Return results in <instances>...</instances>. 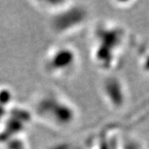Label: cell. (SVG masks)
<instances>
[{"mask_svg":"<svg viewBox=\"0 0 149 149\" xmlns=\"http://www.w3.org/2000/svg\"><path fill=\"white\" fill-rule=\"evenodd\" d=\"M92 47V57L97 66L104 69H111L116 66L112 59L110 48L122 56L125 31L117 25L103 24L99 26Z\"/></svg>","mask_w":149,"mask_h":149,"instance_id":"cell-1","label":"cell"},{"mask_svg":"<svg viewBox=\"0 0 149 149\" xmlns=\"http://www.w3.org/2000/svg\"><path fill=\"white\" fill-rule=\"evenodd\" d=\"M78 56L72 47L64 45L53 49L48 57V69L58 77H68L77 70Z\"/></svg>","mask_w":149,"mask_h":149,"instance_id":"cell-2","label":"cell"},{"mask_svg":"<svg viewBox=\"0 0 149 149\" xmlns=\"http://www.w3.org/2000/svg\"><path fill=\"white\" fill-rule=\"evenodd\" d=\"M139 67L144 73L149 74V47H147L140 56L139 58Z\"/></svg>","mask_w":149,"mask_h":149,"instance_id":"cell-3","label":"cell"}]
</instances>
